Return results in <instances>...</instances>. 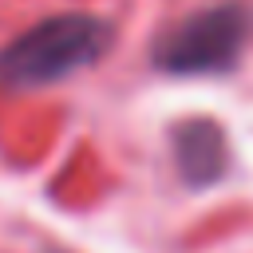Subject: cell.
<instances>
[{"label": "cell", "mask_w": 253, "mask_h": 253, "mask_svg": "<svg viewBox=\"0 0 253 253\" xmlns=\"http://www.w3.org/2000/svg\"><path fill=\"white\" fill-rule=\"evenodd\" d=\"M115 32L107 20L87 12H63L32 24L24 36L0 47V87H43L91 67Z\"/></svg>", "instance_id": "obj_1"}, {"label": "cell", "mask_w": 253, "mask_h": 253, "mask_svg": "<svg viewBox=\"0 0 253 253\" xmlns=\"http://www.w3.org/2000/svg\"><path fill=\"white\" fill-rule=\"evenodd\" d=\"M249 36L253 12L237 0H221L170 24L154 40L150 63L166 75H221L237 67Z\"/></svg>", "instance_id": "obj_2"}, {"label": "cell", "mask_w": 253, "mask_h": 253, "mask_svg": "<svg viewBox=\"0 0 253 253\" xmlns=\"http://www.w3.org/2000/svg\"><path fill=\"white\" fill-rule=\"evenodd\" d=\"M170 146H174V166L190 190H206L229 170V142L213 119L178 123L170 130Z\"/></svg>", "instance_id": "obj_3"}]
</instances>
